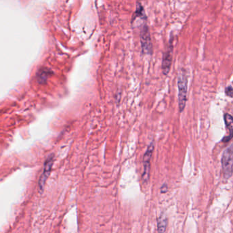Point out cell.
Segmentation results:
<instances>
[{"label": "cell", "instance_id": "6", "mask_svg": "<svg viewBox=\"0 0 233 233\" xmlns=\"http://www.w3.org/2000/svg\"><path fill=\"white\" fill-rule=\"evenodd\" d=\"M225 126L226 129V134L222 139L224 143H228L233 138V116L228 113H226L224 116Z\"/></svg>", "mask_w": 233, "mask_h": 233}, {"label": "cell", "instance_id": "10", "mask_svg": "<svg viewBox=\"0 0 233 233\" xmlns=\"http://www.w3.org/2000/svg\"><path fill=\"white\" fill-rule=\"evenodd\" d=\"M225 93H226L227 96L230 97H233V88L231 86L227 87L226 89H225Z\"/></svg>", "mask_w": 233, "mask_h": 233}, {"label": "cell", "instance_id": "8", "mask_svg": "<svg viewBox=\"0 0 233 233\" xmlns=\"http://www.w3.org/2000/svg\"><path fill=\"white\" fill-rule=\"evenodd\" d=\"M51 73L52 72L51 70L48 68H46V67L40 69L37 74V79L40 83H44L51 75Z\"/></svg>", "mask_w": 233, "mask_h": 233}, {"label": "cell", "instance_id": "1", "mask_svg": "<svg viewBox=\"0 0 233 233\" xmlns=\"http://www.w3.org/2000/svg\"><path fill=\"white\" fill-rule=\"evenodd\" d=\"M178 100L179 111L183 112L185 107L187 98H188V76L185 70H181L179 73L178 79Z\"/></svg>", "mask_w": 233, "mask_h": 233}, {"label": "cell", "instance_id": "2", "mask_svg": "<svg viewBox=\"0 0 233 233\" xmlns=\"http://www.w3.org/2000/svg\"><path fill=\"white\" fill-rule=\"evenodd\" d=\"M221 162L224 177L230 179L233 174V143L224 150Z\"/></svg>", "mask_w": 233, "mask_h": 233}, {"label": "cell", "instance_id": "5", "mask_svg": "<svg viewBox=\"0 0 233 233\" xmlns=\"http://www.w3.org/2000/svg\"><path fill=\"white\" fill-rule=\"evenodd\" d=\"M53 162H54V157L53 155H51L48 157L45 162L44 169H43V172L39 181V187L40 189H42L44 188L46 181H47L48 176H49L51 173V169H52V166L53 164Z\"/></svg>", "mask_w": 233, "mask_h": 233}, {"label": "cell", "instance_id": "7", "mask_svg": "<svg viewBox=\"0 0 233 233\" xmlns=\"http://www.w3.org/2000/svg\"><path fill=\"white\" fill-rule=\"evenodd\" d=\"M172 62V49L169 48L165 52L162 60V72L164 75L169 74Z\"/></svg>", "mask_w": 233, "mask_h": 233}, {"label": "cell", "instance_id": "9", "mask_svg": "<svg viewBox=\"0 0 233 233\" xmlns=\"http://www.w3.org/2000/svg\"><path fill=\"white\" fill-rule=\"evenodd\" d=\"M168 225V219L166 216L162 213L158 219V233H164Z\"/></svg>", "mask_w": 233, "mask_h": 233}, {"label": "cell", "instance_id": "3", "mask_svg": "<svg viewBox=\"0 0 233 233\" xmlns=\"http://www.w3.org/2000/svg\"><path fill=\"white\" fill-rule=\"evenodd\" d=\"M154 150V144L151 143L148 146L145 153L143 156V180L144 183H147L149 177L150 167H151V160L152 158L153 152Z\"/></svg>", "mask_w": 233, "mask_h": 233}, {"label": "cell", "instance_id": "11", "mask_svg": "<svg viewBox=\"0 0 233 233\" xmlns=\"http://www.w3.org/2000/svg\"><path fill=\"white\" fill-rule=\"evenodd\" d=\"M167 190H168L167 185H166V184H164V185H163L162 186L161 192H162V193H166V192H167Z\"/></svg>", "mask_w": 233, "mask_h": 233}, {"label": "cell", "instance_id": "4", "mask_svg": "<svg viewBox=\"0 0 233 233\" xmlns=\"http://www.w3.org/2000/svg\"><path fill=\"white\" fill-rule=\"evenodd\" d=\"M140 42L143 52L145 54H150L152 51V44L149 31L146 25L143 26L140 31Z\"/></svg>", "mask_w": 233, "mask_h": 233}]
</instances>
